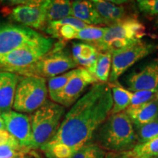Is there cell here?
<instances>
[{
	"label": "cell",
	"mask_w": 158,
	"mask_h": 158,
	"mask_svg": "<svg viewBox=\"0 0 158 158\" xmlns=\"http://www.w3.org/2000/svg\"><path fill=\"white\" fill-rule=\"evenodd\" d=\"M112 108L110 85L108 83L92 84L65 114L56 135L44 147L62 144L74 155L92 141L97 130L111 114Z\"/></svg>",
	"instance_id": "6da1fadb"
},
{
	"label": "cell",
	"mask_w": 158,
	"mask_h": 158,
	"mask_svg": "<svg viewBox=\"0 0 158 158\" xmlns=\"http://www.w3.org/2000/svg\"><path fill=\"white\" fill-rule=\"evenodd\" d=\"M93 138L94 143L108 152H127L138 144L135 127L125 111L110 114Z\"/></svg>",
	"instance_id": "7a4b0ae2"
},
{
	"label": "cell",
	"mask_w": 158,
	"mask_h": 158,
	"mask_svg": "<svg viewBox=\"0 0 158 158\" xmlns=\"http://www.w3.org/2000/svg\"><path fill=\"white\" fill-rule=\"evenodd\" d=\"M65 108L48 100L30 115L33 135V149H41L56 135Z\"/></svg>",
	"instance_id": "3957f363"
},
{
	"label": "cell",
	"mask_w": 158,
	"mask_h": 158,
	"mask_svg": "<svg viewBox=\"0 0 158 158\" xmlns=\"http://www.w3.org/2000/svg\"><path fill=\"white\" fill-rule=\"evenodd\" d=\"M64 43L59 41L40 60L16 74L24 76H36L43 78H52L64 73L78 66L76 62L64 49Z\"/></svg>",
	"instance_id": "277c9868"
},
{
	"label": "cell",
	"mask_w": 158,
	"mask_h": 158,
	"mask_svg": "<svg viewBox=\"0 0 158 158\" xmlns=\"http://www.w3.org/2000/svg\"><path fill=\"white\" fill-rule=\"evenodd\" d=\"M48 93L45 78L22 77L18 84L13 108L19 113L32 114L47 101Z\"/></svg>",
	"instance_id": "5b68a950"
},
{
	"label": "cell",
	"mask_w": 158,
	"mask_h": 158,
	"mask_svg": "<svg viewBox=\"0 0 158 158\" xmlns=\"http://www.w3.org/2000/svg\"><path fill=\"white\" fill-rule=\"evenodd\" d=\"M54 40L35 29L12 23L0 24V54L27 46L45 44Z\"/></svg>",
	"instance_id": "8992f818"
},
{
	"label": "cell",
	"mask_w": 158,
	"mask_h": 158,
	"mask_svg": "<svg viewBox=\"0 0 158 158\" xmlns=\"http://www.w3.org/2000/svg\"><path fill=\"white\" fill-rule=\"evenodd\" d=\"M156 46L153 43L138 40L123 50L112 54L111 68L108 84L118 82V79L130 68L138 61L154 52Z\"/></svg>",
	"instance_id": "52a82bcc"
},
{
	"label": "cell",
	"mask_w": 158,
	"mask_h": 158,
	"mask_svg": "<svg viewBox=\"0 0 158 158\" xmlns=\"http://www.w3.org/2000/svg\"><path fill=\"white\" fill-rule=\"evenodd\" d=\"M54 41L45 44L27 46L0 54V69L17 73L20 70L35 64L48 54L54 45Z\"/></svg>",
	"instance_id": "ba28073f"
},
{
	"label": "cell",
	"mask_w": 158,
	"mask_h": 158,
	"mask_svg": "<svg viewBox=\"0 0 158 158\" xmlns=\"http://www.w3.org/2000/svg\"><path fill=\"white\" fill-rule=\"evenodd\" d=\"M98 83L89 72L84 68H76V73L64 88L54 95L50 97L52 101L63 107L72 106L81 98L84 90L89 85Z\"/></svg>",
	"instance_id": "9c48e42d"
},
{
	"label": "cell",
	"mask_w": 158,
	"mask_h": 158,
	"mask_svg": "<svg viewBox=\"0 0 158 158\" xmlns=\"http://www.w3.org/2000/svg\"><path fill=\"white\" fill-rule=\"evenodd\" d=\"M146 35V27L143 23L136 17H132L108 27L106 34L100 41L89 44L93 45L98 52H102L106 45L114 40L129 39L139 40Z\"/></svg>",
	"instance_id": "30bf717a"
},
{
	"label": "cell",
	"mask_w": 158,
	"mask_h": 158,
	"mask_svg": "<svg viewBox=\"0 0 158 158\" xmlns=\"http://www.w3.org/2000/svg\"><path fill=\"white\" fill-rule=\"evenodd\" d=\"M44 1H35L23 3L10 10L7 13L13 21L31 29L45 30L47 23L44 7Z\"/></svg>",
	"instance_id": "8fae6325"
},
{
	"label": "cell",
	"mask_w": 158,
	"mask_h": 158,
	"mask_svg": "<svg viewBox=\"0 0 158 158\" xmlns=\"http://www.w3.org/2000/svg\"><path fill=\"white\" fill-rule=\"evenodd\" d=\"M6 130L19 141L21 147L33 149V135L30 116L15 110H8L2 114Z\"/></svg>",
	"instance_id": "7c38bea8"
},
{
	"label": "cell",
	"mask_w": 158,
	"mask_h": 158,
	"mask_svg": "<svg viewBox=\"0 0 158 158\" xmlns=\"http://www.w3.org/2000/svg\"><path fill=\"white\" fill-rule=\"evenodd\" d=\"M125 84L131 92H158V59L132 71L126 76Z\"/></svg>",
	"instance_id": "4fadbf2b"
},
{
	"label": "cell",
	"mask_w": 158,
	"mask_h": 158,
	"mask_svg": "<svg viewBox=\"0 0 158 158\" xmlns=\"http://www.w3.org/2000/svg\"><path fill=\"white\" fill-rule=\"evenodd\" d=\"M92 2L105 27H110L123 20L135 17V15L130 13L127 6L123 5L125 2L118 3V2L92 0Z\"/></svg>",
	"instance_id": "5bb4252c"
},
{
	"label": "cell",
	"mask_w": 158,
	"mask_h": 158,
	"mask_svg": "<svg viewBox=\"0 0 158 158\" xmlns=\"http://www.w3.org/2000/svg\"><path fill=\"white\" fill-rule=\"evenodd\" d=\"M19 74L7 71H0V112L2 114L10 110L13 108L20 80Z\"/></svg>",
	"instance_id": "9a60e30c"
},
{
	"label": "cell",
	"mask_w": 158,
	"mask_h": 158,
	"mask_svg": "<svg viewBox=\"0 0 158 158\" xmlns=\"http://www.w3.org/2000/svg\"><path fill=\"white\" fill-rule=\"evenodd\" d=\"M124 111L133 122L134 127H139L158 118V101L154 99L138 106H130Z\"/></svg>",
	"instance_id": "2e32d148"
},
{
	"label": "cell",
	"mask_w": 158,
	"mask_h": 158,
	"mask_svg": "<svg viewBox=\"0 0 158 158\" xmlns=\"http://www.w3.org/2000/svg\"><path fill=\"white\" fill-rule=\"evenodd\" d=\"M72 16L90 26H104L92 1L77 0L72 2Z\"/></svg>",
	"instance_id": "e0dca14e"
},
{
	"label": "cell",
	"mask_w": 158,
	"mask_h": 158,
	"mask_svg": "<svg viewBox=\"0 0 158 158\" xmlns=\"http://www.w3.org/2000/svg\"><path fill=\"white\" fill-rule=\"evenodd\" d=\"M158 156V137L138 143L135 147L122 152H107L106 158H153Z\"/></svg>",
	"instance_id": "ac0fdd59"
},
{
	"label": "cell",
	"mask_w": 158,
	"mask_h": 158,
	"mask_svg": "<svg viewBox=\"0 0 158 158\" xmlns=\"http://www.w3.org/2000/svg\"><path fill=\"white\" fill-rule=\"evenodd\" d=\"M43 7L48 23L72 16V2L68 0H47Z\"/></svg>",
	"instance_id": "d6986e66"
},
{
	"label": "cell",
	"mask_w": 158,
	"mask_h": 158,
	"mask_svg": "<svg viewBox=\"0 0 158 158\" xmlns=\"http://www.w3.org/2000/svg\"><path fill=\"white\" fill-rule=\"evenodd\" d=\"M111 59L112 55L109 52H98L95 62L86 69L98 83H108L111 68Z\"/></svg>",
	"instance_id": "ffe728a7"
},
{
	"label": "cell",
	"mask_w": 158,
	"mask_h": 158,
	"mask_svg": "<svg viewBox=\"0 0 158 158\" xmlns=\"http://www.w3.org/2000/svg\"><path fill=\"white\" fill-rule=\"evenodd\" d=\"M98 51L89 43H73L72 48L73 58L78 65L87 69L95 62Z\"/></svg>",
	"instance_id": "44dd1931"
},
{
	"label": "cell",
	"mask_w": 158,
	"mask_h": 158,
	"mask_svg": "<svg viewBox=\"0 0 158 158\" xmlns=\"http://www.w3.org/2000/svg\"><path fill=\"white\" fill-rule=\"evenodd\" d=\"M110 86L113 97V108L111 110V114L124 111L130 106V98L128 94V90L124 88L118 82L110 84Z\"/></svg>",
	"instance_id": "7402d4cb"
},
{
	"label": "cell",
	"mask_w": 158,
	"mask_h": 158,
	"mask_svg": "<svg viewBox=\"0 0 158 158\" xmlns=\"http://www.w3.org/2000/svg\"><path fill=\"white\" fill-rule=\"evenodd\" d=\"M108 27L88 26L86 28L79 30L76 39L86 41L89 43L98 42L106 34Z\"/></svg>",
	"instance_id": "603a6c76"
},
{
	"label": "cell",
	"mask_w": 158,
	"mask_h": 158,
	"mask_svg": "<svg viewBox=\"0 0 158 158\" xmlns=\"http://www.w3.org/2000/svg\"><path fill=\"white\" fill-rule=\"evenodd\" d=\"M138 143H142L158 137V118L149 123L135 127Z\"/></svg>",
	"instance_id": "cb8c5ba5"
},
{
	"label": "cell",
	"mask_w": 158,
	"mask_h": 158,
	"mask_svg": "<svg viewBox=\"0 0 158 158\" xmlns=\"http://www.w3.org/2000/svg\"><path fill=\"white\" fill-rule=\"evenodd\" d=\"M76 68L71 70L64 73L59 75L54 78H50L48 81V91L49 97H51L56 94L59 92L62 89L64 88V86L68 84V82L70 81V79L72 78L73 76L76 73Z\"/></svg>",
	"instance_id": "d4e9b609"
},
{
	"label": "cell",
	"mask_w": 158,
	"mask_h": 158,
	"mask_svg": "<svg viewBox=\"0 0 158 158\" xmlns=\"http://www.w3.org/2000/svg\"><path fill=\"white\" fill-rule=\"evenodd\" d=\"M107 152L94 143L86 144L73 155L72 158H106Z\"/></svg>",
	"instance_id": "484cf974"
},
{
	"label": "cell",
	"mask_w": 158,
	"mask_h": 158,
	"mask_svg": "<svg viewBox=\"0 0 158 158\" xmlns=\"http://www.w3.org/2000/svg\"><path fill=\"white\" fill-rule=\"evenodd\" d=\"M156 92H149V91H138V92H131L128 90L130 98V106H138L155 98Z\"/></svg>",
	"instance_id": "4316f807"
},
{
	"label": "cell",
	"mask_w": 158,
	"mask_h": 158,
	"mask_svg": "<svg viewBox=\"0 0 158 158\" xmlns=\"http://www.w3.org/2000/svg\"><path fill=\"white\" fill-rule=\"evenodd\" d=\"M138 8L147 15H158V0H139L137 1Z\"/></svg>",
	"instance_id": "83f0119b"
},
{
	"label": "cell",
	"mask_w": 158,
	"mask_h": 158,
	"mask_svg": "<svg viewBox=\"0 0 158 158\" xmlns=\"http://www.w3.org/2000/svg\"><path fill=\"white\" fill-rule=\"evenodd\" d=\"M28 154L31 156L32 158H44V157L41 154H40L36 149H31Z\"/></svg>",
	"instance_id": "f1b7e54d"
},
{
	"label": "cell",
	"mask_w": 158,
	"mask_h": 158,
	"mask_svg": "<svg viewBox=\"0 0 158 158\" xmlns=\"http://www.w3.org/2000/svg\"><path fill=\"white\" fill-rule=\"evenodd\" d=\"M0 130H6L5 123L4 121L2 116V113L0 112Z\"/></svg>",
	"instance_id": "f546056e"
},
{
	"label": "cell",
	"mask_w": 158,
	"mask_h": 158,
	"mask_svg": "<svg viewBox=\"0 0 158 158\" xmlns=\"http://www.w3.org/2000/svg\"><path fill=\"white\" fill-rule=\"evenodd\" d=\"M14 158H32L31 156H30L29 154H25V155H20L19 157H14Z\"/></svg>",
	"instance_id": "4dcf8cb0"
},
{
	"label": "cell",
	"mask_w": 158,
	"mask_h": 158,
	"mask_svg": "<svg viewBox=\"0 0 158 158\" xmlns=\"http://www.w3.org/2000/svg\"><path fill=\"white\" fill-rule=\"evenodd\" d=\"M155 28L158 29V19H157L155 22Z\"/></svg>",
	"instance_id": "1f68e13d"
},
{
	"label": "cell",
	"mask_w": 158,
	"mask_h": 158,
	"mask_svg": "<svg viewBox=\"0 0 158 158\" xmlns=\"http://www.w3.org/2000/svg\"><path fill=\"white\" fill-rule=\"evenodd\" d=\"M155 100H157L158 101V92H157V93H156V94H155Z\"/></svg>",
	"instance_id": "d6a6232c"
},
{
	"label": "cell",
	"mask_w": 158,
	"mask_h": 158,
	"mask_svg": "<svg viewBox=\"0 0 158 158\" xmlns=\"http://www.w3.org/2000/svg\"><path fill=\"white\" fill-rule=\"evenodd\" d=\"M153 158H158V156H157V157H153Z\"/></svg>",
	"instance_id": "836d02e7"
},
{
	"label": "cell",
	"mask_w": 158,
	"mask_h": 158,
	"mask_svg": "<svg viewBox=\"0 0 158 158\" xmlns=\"http://www.w3.org/2000/svg\"><path fill=\"white\" fill-rule=\"evenodd\" d=\"M157 50H158V46H157Z\"/></svg>",
	"instance_id": "e575fe53"
}]
</instances>
